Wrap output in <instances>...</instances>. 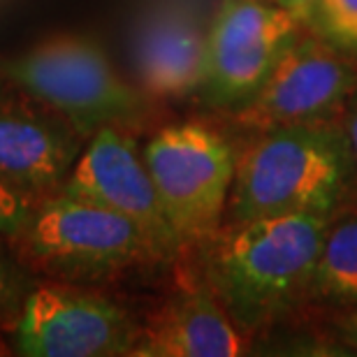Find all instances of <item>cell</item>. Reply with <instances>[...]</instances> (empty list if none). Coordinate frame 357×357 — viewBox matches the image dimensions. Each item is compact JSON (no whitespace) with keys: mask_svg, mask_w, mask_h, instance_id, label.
<instances>
[{"mask_svg":"<svg viewBox=\"0 0 357 357\" xmlns=\"http://www.w3.org/2000/svg\"><path fill=\"white\" fill-rule=\"evenodd\" d=\"M332 216L290 213L223 227L195 246L199 274L246 337L309 304V288Z\"/></svg>","mask_w":357,"mask_h":357,"instance_id":"1","label":"cell"},{"mask_svg":"<svg viewBox=\"0 0 357 357\" xmlns=\"http://www.w3.org/2000/svg\"><path fill=\"white\" fill-rule=\"evenodd\" d=\"M357 192V172L341 119L246 132L225 223L320 213L334 216Z\"/></svg>","mask_w":357,"mask_h":357,"instance_id":"2","label":"cell"},{"mask_svg":"<svg viewBox=\"0 0 357 357\" xmlns=\"http://www.w3.org/2000/svg\"><path fill=\"white\" fill-rule=\"evenodd\" d=\"M0 75L47 105L84 139L102 128L130 130L149 112L146 93L121 77L93 40L61 35L17 59L0 61Z\"/></svg>","mask_w":357,"mask_h":357,"instance_id":"3","label":"cell"},{"mask_svg":"<svg viewBox=\"0 0 357 357\" xmlns=\"http://www.w3.org/2000/svg\"><path fill=\"white\" fill-rule=\"evenodd\" d=\"M142 153L183 251L213 237L225 223L237 144L216 128L185 121L158 130Z\"/></svg>","mask_w":357,"mask_h":357,"instance_id":"4","label":"cell"},{"mask_svg":"<svg viewBox=\"0 0 357 357\" xmlns=\"http://www.w3.org/2000/svg\"><path fill=\"white\" fill-rule=\"evenodd\" d=\"M17 241L35 265L66 281H102L160 260L135 220L63 192L42 199Z\"/></svg>","mask_w":357,"mask_h":357,"instance_id":"5","label":"cell"},{"mask_svg":"<svg viewBox=\"0 0 357 357\" xmlns=\"http://www.w3.org/2000/svg\"><path fill=\"white\" fill-rule=\"evenodd\" d=\"M306 28L271 0H218L206 33L197 98L234 114L258 93Z\"/></svg>","mask_w":357,"mask_h":357,"instance_id":"6","label":"cell"},{"mask_svg":"<svg viewBox=\"0 0 357 357\" xmlns=\"http://www.w3.org/2000/svg\"><path fill=\"white\" fill-rule=\"evenodd\" d=\"M137 325L123 306L70 283H35L14 327V353L24 357L132 355Z\"/></svg>","mask_w":357,"mask_h":357,"instance_id":"7","label":"cell"},{"mask_svg":"<svg viewBox=\"0 0 357 357\" xmlns=\"http://www.w3.org/2000/svg\"><path fill=\"white\" fill-rule=\"evenodd\" d=\"M355 89L357 61L304 31L265 86L230 119L241 132L339 119Z\"/></svg>","mask_w":357,"mask_h":357,"instance_id":"8","label":"cell"},{"mask_svg":"<svg viewBox=\"0 0 357 357\" xmlns=\"http://www.w3.org/2000/svg\"><path fill=\"white\" fill-rule=\"evenodd\" d=\"M59 192L135 220L151 239L160 260H172L183 253L181 241L162 209L144 153L126 128L109 126L93 135Z\"/></svg>","mask_w":357,"mask_h":357,"instance_id":"9","label":"cell"},{"mask_svg":"<svg viewBox=\"0 0 357 357\" xmlns=\"http://www.w3.org/2000/svg\"><path fill=\"white\" fill-rule=\"evenodd\" d=\"M213 7L206 10L199 0H155L142 14L132 35V61L146 96H197Z\"/></svg>","mask_w":357,"mask_h":357,"instance_id":"10","label":"cell"},{"mask_svg":"<svg viewBox=\"0 0 357 357\" xmlns=\"http://www.w3.org/2000/svg\"><path fill=\"white\" fill-rule=\"evenodd\" d=\"M84 137L63 119L10 105L0 96V181L42 202L61 190Z\"/></svg>","mask_w":357,"mask_h":357,"instance_id":"11","label":"cell"},{"mask_svg":"<svg viewBox=\"0 0 357 357\" xmlns=\"http://www.w3.org/2000/svg\"><path fill=\"white\" fill-rule=\"evenodd\" d=\"M248 337L202 274L188 278L142 327L132 357H237Z\"/></svg>","mask_w":357,"mask_h":357,"instance_id":"12","label":"cell"},{"mask_svg":"<svg viewBox=\"0 0 357 357\" xmlns=\"http://www.w3.org/2000/svg\"><path fill=\"white\" fill-rule=\"evenodd\" d=\"M309 304L334 311L357 309V209L353 204L337 211L327 223Z\"/></svg>","mask_w":357,"mask_h":357,"instance_id":"13","label":"cell"},{"mask_svg":"<svg viewBox=\"0 0 357 357\" xmlns=\"http://www.w3.org/2000/svg\"><path fill=\"white\" fill-rule=\"evenodd\" d=\"M309 31L357 61V0H318Z\"/></svg>","mask_w":357,"mask_h":357,"instance_id":"14","label":"cell"},{"mask_svg":"<svg viewBox=\"0 0 357 357\" xmlns=\"http://www.w3.org/2000/svg\"><path fill=\"white\" fill-rule=\"evenodd\" d=\"M35 283L38 281L28 276V271L19 262L0 253V323L19 316L21 306H24Z\"/></svg>","mask_w":357,"mask_h":357,"instance_id":"15","label":"cell"},{"mask_svg":"<svg viewBox=\"0 0 357 357\" xmlns=\"http://www.w3.org/2000/svg\"><path fill=\"white\" fill-rule=\"evenodd\" d=\"M40 202L0 181V237L19 239L28 230Z\"/></svg>","mask_w":357,"mask_h":357,"instance_id":"16","label":"cell"},{"mask_svg":"<svg viewBox=\"0 0 357 357\" xmlns=\"http://www.w3.org/2000/svg\"><path fill=\"white\" fill-rule=\"evenodd\" d=\"M341 126H344L348 149H351L353 162H355V172H357V89L351 93V98L346 100L344 109H341Z\"/></svg>","mask_w":357,"mask_h":357,"instance_id":"17","label":"cell"},{"mask_svg":"<svg viewBox=\"0 0 357 357\" xmlns=\"http://www.w3.org/2000/svg\"><path fill=\"white\" fill-rule=\"evenodd\" d=\"M334 332L348 348H353V353H357V309L339 311V316L334 318Z\"/></svg>","mask_w":357,"mask_h":357,"instance_id":"18","label":"cell"},{"mask_svg":"<svg viewBox=\"0 0 357 357\" xmlns=\"http://www.w3.org/2000/svg\"><path fill=\"white\" fill-rule=\"evenodd\" d=\"M271 3H276L288 14H292L306 31H309L313 14H316V7H318V0H271Z\"/></svg>","mask_w":357,"mask_h":357,"instance_id":"19","label":"cell"},{"mask_svg":"<svg viewBox=\"0 0 357 357\" xmlns=\"http://www.w3.org/2000/svg\"><path fill=\"white\" fill-rule=\"evenodd\" d=\"M0 355H5V351H3V344H0Z\"/></svg>","mask_w":357,"mask_h":357,"instance_id":"20","label":"cell"},{"mask_svg":"<svg viewBox=\"0 0 357 357\" xmlns=\"http://www.w3.org/2000/svg\"><path fill=\"white\" fill-rule=\"evenodd\" d=\"M0 96H3V93H0Z\"/></svg>","mask_w":357,"mask_h":357,"instance_id":"21","label":"cell"}]
</instances>
